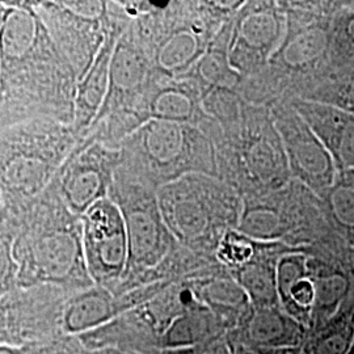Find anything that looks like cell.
Returning a JSON list of instances; mask_svg holds the SVG:
<instances>
[{"label":"cell","mask_w":354,"mask_h":354,"mask_svg":"<svg viewBox=\"0 0 354 354\" xmlns=\"http://www.w3.org/2000/svg\"><path fill=\"white\" fill-rule=\"evenodd\" d=\"M354 340V290L339 311L315 329L311 354H346Z\"/></svg>","instance_id":"cell-22"},{"label":"cell","mask_w":354,"mask_h":354,"mask_svg":"<svg viewBox=\"0 0 354 354\" xmlns=\"http://www.w3.org/2000/svg\"><path fill=\"white\" fill-rule=\"evenodd\" d=\"M165 226L174 238L198 244L238 227L243 197L231 184L207 175H188L156 192Z\"/></svg>","instance_id":"cell-4"},{"label":"cell","mask_w":354,"mask_h":354,"mask_svg":"<svg viewBox=\"0 0 354 354\" xmlns=\"http://www.w3.org/2000/svg\"><path fill=\"white\" fill-rule=\"evenodd\" d=\"M130 21L131 19L127 16L120 1H108V35L96 59L87 74L77 82L76 87L75 111L71 127L79 138L87 133L102 109L109 87V74L114 49Z\"/></svg>","instance_id":"cell-15"},{"label":"cell","mask_w":354,"mask_h":354,"mask_svg":"<svg viewBox=\"0 0 354 354\" xmlns=\"http://www.w3.org/2000/svg\"><path fill=\"white\" fill-rule=\"evenodd\" d=\"M155 80L149 54L127 28L114 49L102 109L83 137L118 150L131 133L150 121L147 100Z\"/></svg>","instance_id":"cell-5"},{"label":"cell","mask_w":354,"mask_h":354,"mask_svg":"<svg viewBox=\"0 0 354 354\" xmlns=\"http://www.w3.org/2000/svg\"><path fill=\"white\" fill-rule=\"evenodd\" d=\"M212 315L203 307L192 308L188 315L180 317L174 329V340L177 344H194L200 342L207 333Z\"/></svg>","instance_id":"cell-28"},{"label":"cell","mask_w":354,"mask_h":354,"mask_svg":"<svg viewBox=\"0 0 354 354\" xmlns=\"http://www.w3.org/2000/svg\"><path fill=\"white\" fill-rule=\"evenodd\" d=\"M234 19V17H232ZM232 19L216 35L212 46L203 55L187 75L194 79L201 87L203 97L215 89L235 91L241 77L228 61V44L232 30Z\"/></svg>","instance_id":"cell-19"},{"label":"cell","mask_w":354,"mask_h":354,"mask_svg":"<svg viewBox=\"0 0 354 354\" xmlns=\"http://www.w3.org/2000/svg\"><path fill=\"white\" fill-rule=\"evenodd\" d=\"M0 74H1V66H0Z\"/></svg>","instance_id":"cell-34"},{"label":"cell","mask_w":354,"mask_h":354,"mask_svg":"<svg viewBox=\"0 0 354 354\" xmlns=\"http://www.w3.org/2000/svg\"><path fill=\"white\" fill-rule=\"evenodd\" d=\"M286 32L285 7L274 3H244L232 19L228 61L241 76L259 74L270 62Z\"/></svg>","instance_id":"cell-12"},{"label":"cell","mask_w":354,"mask_h":354,"mask_svg":"<svg viewBox=\"0 0 354 354\" xmlns=\"http://www.w3.org/2000/svg\"><path fill=\"white\" fill-rule=\"evenodd\" d=\"M147 114L149 120L197 127L212 120L203 109L201 87L189 76L169 79L156 75L147 100Z\"/></svg>","instance_id":"cell-17"},{"label":"cell","mask_w":354,"mask_h":354,"mask_svg":"<svg viewBox=\"0 0 354 354\" xmlns=\"http://www.w3.org/2000/svg\"><path fill=\"white\" fill-rule=\"evenodd\" d=\"M3 215H4V206H3V200H1V196H0V222L3 219Z\"/></svg>","instance_id":"cell-31"},{"label":"cell","mask_w":354,"mask_h":354,"mask_svg":"<svg viewBox=\"0 0 354 354\" xmlns=\"http://www.w3.org/2000/svg\"><path fill=\"white\" fill-rule=\"evenodd\" d=\"M264 354H301L295 348H281V349H266Z\"/></svg>","instance_id":"cell-29"},{"label":"cell","mask_w":354,"mask_h":354,"mask_svg":"<svg viewBox=\"0 0 354 354\" xmlns=\"http://www.w3.org/2000/svg\"><path fill=\"white\" fill-rule=\"evenodd\" d=\"M276 266L268 259L256 257L238 269L236 282L245 291L254 308L277 307L279 294L276 283Z\"/></svg>","instance_id":"cell-23"},{"label":"cell","mask_w":354,"mask_h":354,"mask_svg":"<svg viewBox=\"0 0 354 354\" xmlns=\"http://www.w3.org/2000/svg\"><path fill=\"white\" fill-rule=\"evenodd\" d=\"M118 150L121 160L115 176L156 192L194 174L221 178L215 143L201 127L150 120L131 133Z\"/></svg>","instance_id":"cell-2"},{"label":"cell","mask_w":354,"mask_h":354,"mask_svg":"<svg viewBox=\"0 0 354 354\" xmlns=\"http://www.w3.org/2000/svg\"><path fill=\"white\" fill-rule=\"evenodd\" d=\"M231 124L239 131L235 140V159L243 180L256 190L252 196L289 185L292 177L270 111H254L244 102L241 115Z\"/></svg>","instance_id":"cell-9"},{"label":"cell","mask_w":354,"mask_h":354,"mask_svg":"<svg viewBox=\"0 0 354 354\" xmlns=\"http://www.w3.org/2000/svg\"><path fill=\"white\" fill-rule=\"evenodd\" d=\"M330 70H354V3L344 1L330 26Z\"/></svg>","instance_id":"cell-25"},{"label":"cell","mask_w":354,"mask_h":354,"mask_svg":"<svg viewBox=\"0 0 354 354\" xmlns=\"http://www.w3.org/2000/svg\"><path fill=\"white\" fill-rule=\"evenodd\" d=\"M286 7V32L268 66L306 79L304 93L330 71V26L342 3H297ZM302 95V96H304Z\"/></svg>","instance_id":"cell-7"},{"label":"cell","mask_w":354,"mask_h":354,"mask_svg":"<svg viewBox=\"0 0 354 354\" xmlns=\"http://www.w3.org/2000/svg\"><path fill=\"white\" fill-rule=\"evenodd\" d=\"M109 198L118 206L125 221L127 260L131 266H149L159 263L168 252L174 236L163 221L156 190L114 176Z\"/></svg>","instance_id":"cell-10"},{"label":"cell","mask_w":354,"mask_h":354,"mask_svg":"<svg viewBox=\"0 0 354 354\" xmlns=\"http://www.w3.org/2000/svg\"><path fill=\"white\" fill-rule=\"evenodd\" d=\"M346 354H354V340L352 342V345H351V349H349V352Z\"/></svg>","instance_id":"cell-32"},{"label":"cell","mask_w":354,"mask_h":354,"mask_svg":"<svg viewBox=\"0 0 354 354\" xmlns=\"http://www.w3.org/2000/svg\"><path fill=\"white\" fill-rule=\"evenodd\" d=\"M259 196H244L236 230L253 241H272L282 238L292 226L291 200L295 185Z\"/></svg>","instance_id":"cell-18"},{"label":"cell","mask_w":354,"mask_h":354,"mask_svg":"<svg viewBox=\"0 0 354 354\" xmlns=\"http://www.w3.org/2000/svg\"><path fill=\"white\" fill-rule=\"evenodd\" d=\"M291 106L324 145L337 172L354 169V114L301 97Z\"/></svg>","instance_id":"cell-16"},{"label":"cell","mask_w":354,"mask_h":354,"mask_svg":"<svg viewBox=\"0 0 354 354\" xmlns=\"http://www.w3.org/2000/svg\"><path fill=\"white\" fill-rule=\"evenodd\" d=\"M80 218L92 273L102 279L118 277L129 259L127 227L118 206L108 197Z\"/></svg>","instance_id":"cell-14"},{"label":"cell","mask_w":354,"mask_h":354,"mask_svg":"<svg viewBox=\"0 0 354 354\" xmlns=\"http://www.w3.org/2000/svg\"><path fill=\"white\" fill-rule=\"evenodd\" d=\"M0 32V127L48 118L73 125L77 76L55 46L36 1H6Z\"/></svg>","instance_id":"cell-1"},{"label":"cell","mask_w":354,"mask_h":354,"mask_svg":"<svg viewBox=\"0 0 354 354\" xmlns=\"http://www.w3.org/2000/svg\"><path fill=\"white\" fill-rule=\"evenodd\" d=\"M79 137L71 125L38 118L0 127V196L4 207L49 188Z\"/></svg>","instance_id":"cell-3"},{"label":"cell","mask_w":354,"mask_h":354,"mask_svg":"<svg viewBox=\"0 0 354 354\" xmlns=\"http://www.w3.org/2000/svg\"><path fill=\"white\" fill-rule=\"evenodd\" d=\"M4 213L12 219L20 245L39 270L62 276L79 270L82 218L64 205L53 183L36 198L4 207Z\"/></svg>","instance_id":"cell-6"},{"label":"cell","mask_w":354,"mask_h":354,"mask_svg":"<svg viewBox=\"0 0 354 354\" xmlns=\"http://www.w3.org/2000/svg\"><path fill=\"white\" fill-rule=\"evenodd\" d=\"M352 248L354 250V238H352V239H349V241H346Z\"/></svg>","instance_id":"cell-33"},{"label":"cell","mask_w":354,"mask_h":354,"mask_svg":"<svg viewBox=\"0 0 354 354\" xmlns=\"http://www.w3.org/2000/svg\"><path fill=\"white\" fill-rule=\"evenodd\" d=\"M205 299L215 307L221 308H234L248 304V297L245 291L241 289L236 281L227 279H216L209 281L203 285V290Z\"/></svg>","instance_id":"cell-27"},{"label":"cell","mask_w":354,"mask_h":354,"mask_svg":"<svg viewBox=\"0 0 354 354\" xmlns=\"http://www.w3.org/2000/svg\"><path fill=\"white\" fill-rule=\"evenodd\" d=\"M319 200L332 231L346 241L354 238V169L337 172L332 187Z\"/></svg>","instance_id":"cell-21"},{"label":"cell","mask_w":354,"mask_h":354,"mask_svg":"<svg viewBox=\"0 0 354 354\" xmlns=\"http://www.w3.org/2000/svg\"><path fill=\"white\" fill-rule=\"evenodd\" d=\"M301 99L323 102L354 114V70H330Z\"/></svg>","instance_id":"cell-24"},{"label":"cell","mask_w":354,"mask_h":354,"mask_svg":"<svg viewBox=\"0 0 354 354\" xmlns=\"http://www.w3.org/2000/svg\"><path fill=\"white\" fill-rule=\"evenodd\" d=\"M10 13V6L6 4V1H0V32H1V28L6 23V19Z\"/></svg>","instance_id":"cell-30"},{"label":"cell","mask_w":354,"mask_h":354,"mask_svg":"<svg viewBox=\"0 0 354 354\" xmlns=\"http://www.w3.org/2000/svg\"><path fill=\"white\" fill-rule=\"evenodd\" d=\"M36 11L55 46L75 70L79 82L91 68L108 35V1H36Z\"/></svg>","instance_id":"cell-8"},{"label":"cell","mask_w":354,"mask_h":354,"mask_svg":"<svg viewBox=\"0 0 354 354\" xmlns=\"http://www.w3.org/2000/svg\"><path fill=\"white\" fill-rule=\"evenodd\" d=\"M120 160V150L82 137L51 183L64 205L82 216L109 197Z\"/></svg>","instance_id":"cell-11"},{"label":"cell","mask_w":354,"mask_h":354,"mask_svg":"<svg viewBox=\"0 0 354 354\" xmlns=\"http://www.w3.org/2000/svg\"><path fill=\"white\" fill-rule=\"evenodd\" d=\"M257 243L236 228H231L218 241L215 254L223 266L239 269L256 257Z\"/></svg>","instance_id":"cell-26"},{"label":"cell","mask_w":354,"mask_h":354,"mask_svg":"<svg viewBox=\"0 0 354 354\" xmlns=\"http://www.w3.org/2000/svg\"><path fill=\"white\" fill-rule=\"evenodd\" d=\"M270 114L285 149L292 180L320 197L332 187L337 175L330 153L291 104L276 105Z\"/></svg>","instance_id":"cell-13"},{"label":"cell","mask_w":354,"mask_h":354,"mask_svg":"<svg viewBox=\"0 0 354 354\" xmlns=\"http://www.w3.org/2000/svg\"><path fill=\"white\" fill-rule=\"evenodd\" d=\"M248 337L264 349L295 348L304 337V328L279 307L254 308L248 323Z\"/></svg>","instance_id":"cell-20"}]
</instances>
